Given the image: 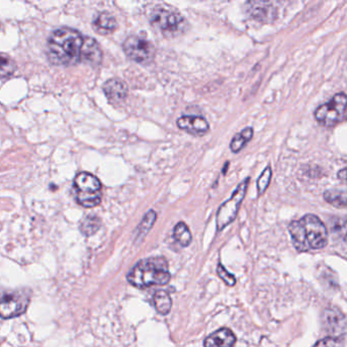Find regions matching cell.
<instances>
[{
  "instance_id": "obj_20",
  "label": "cell",
  "mask_w": 347,
  "mask_h": 347,
  "mask_svg": "<svg viewBox=\"0 0 347 347\" xmlns=\"http://www.w3.org/2000/svg\"><path fill=\"white\" fill-rule=\"evenodd\" d=\"M100 225H101V222H100V219L97 216L89 215L81 223L80 229H81V232L84 235L91 236L99 230Z\"/></svg>"
},
{
  "instance_id": "obj_17",
  "label": "cell",
  "mask_w": 347,
  "mask_h": 347,
  "mask_svg": "<svg viewBox=\"0 0 347 347\" xmlns=\"http://www.w3.org/2000/svg\"><path fill=\"white\" fill-rule=\"evenodd\" d=\"M154 303H155L156 310L161 315H167L170 312L171 306H172V301H171L169 294L164 290H159L155 293Z\"/></svg>"
},
{
  "instance_id": "obj_11",
  "label": "cell",
  "mask_w": 347,
  "mask_h": 347,
  "mask_svg": "<svg viewBox=\"0 0 347 347\" xmlns=\"http://www.w3.org/2000/svg\"><path fill=\"white\" fill-rule=\"evenodd\" d=\"M102 57V50L96 40L90 37H84L80 61L92 67H97L101 63Z\"/></svg>"
},
{
  "instance_id": "obj_4",
  "label": "cell",
  "mask_w": 347,
  "mask_h": 347,
  "mask_svg": "<svg viewBox=\"0 0 347 347\" xmlns=\"http://www.w3.org/2000/svg\"><path fill=\"white\" fill-rule=\"evenodd\" d=\"M77 202L85 208H94L101 203L102 184L93 174L81 172L74 180Z\"/></svg>"
},
{
  "instance_id": "obj_6",
  "label": "cell",
  "mask_w": 347,
  "mask_h": 347,
  "mask_svg": "<svg viewBox=\"0 0 347 347\" xmlns=\"http://www.w3.org/2000/svg\"><path fill=\"white\" fill-rule=\"evenodd\" d=\"M346 111V95L344 93L336 94L333 99L315 111V117L318 122L326 127H332L344 119Z\"/></svg>"
},
{
  "instance_id": "obj_24",
  "label": "cell",
  "mask_w": 347,
  "mask_h": 347,
  "mask_svg": "<svg viewBox=\"0 0 347 347\" xmlns=\"http://www.w3.org/2000/svg\"><path fill=\"white\" fill-rule=\"evenodd\" d=\"M217 273H218V275H219V277L227 284V285H229V286H233V285H235V282H236V280H235V277L233 276V275H231L221 264L220 265H218V267H217Z\"/></svg>"
},
{
  "instance_id": "obj_5",
  "label": "cell",
  "mask_w": 347,
  "mask_h": 347,
  "mask_svg": "<svg viewBox=\"0 0 347 347\" xmlns=\"http://www.w3.org/2000/svg\"><path fill=\"white\" fill-rule=\"evenodd\" d=\"M149 18L154 27L168 36H175L184 30L185 19L172 7L156 5L151 9Z\"/></svg>"
},
{
  "instance_id": "obj_21",
  "label": "cell",
  "mask_w": 347,
  "mask_h": 347,
  "mask_svg": "<svg viewBox=\"0 0 347 347\" xmlns=\"http://www.w3.org/2000/svg\"><path fill=\"white\" fill-rule=\"evenodd\" d=\"M16 70L14 60L3 53H0V79H6L13 75Z\"/></svg>"
},
{
  "instance_id": "obj_19",
  "label": "cell",
  "mask_w": 347,
  "mask_h": 347,
  "mask_svg": "<svg viewBox=\"0 0 347 347\" xmlns=\"http://www.w3.org/2000/svg\"><path fill=\"white\" fill-rule=\"evenodd\" d=\"M174 238L176 240V242L182 247H187L191 242L190 231H189L187 225L183 222H179L174 227Z\"/></svg>"
},
{
  "instance_id": "obj_16",
  "label": "cell",
  "mask_w": 347,
  "mask_h": 347,
  "mask_svg": "<svg viewBox=\"0 0 347 347\" xmlns=\"http://www.w3.org/2000/svg\"><path fill=\"white\" fill-rule=\"evenodd\" d=\"M254 131L252 127H247L243 132L238 133L230 143V149L233 153H238L245 148V146L252 140Z\"/></svg>"
},
{
  "instance_id": "obj_22",
  "label": "cell",
  "mask_w": 347,
  "mask_h": 347,
  "mask_svg": "<svg viewBox=\"0 0 347 347\" xmlns=\"http://www.w3.org/2000/svg\"><path fill=\"white\" fill-rule=\"evenodd\" d=\"M156 218H157V215L154 211H149L145 217L143 218L141 224L139 225V232H138V236L139 237H143L145 236L149 230L152 228V226L154 225L155 221H156Z\"/></svg>"
},
{
  "instance_id": "obj_8",
  "label": "cell",
  "mask_w": 347,
  "mask_h": 347,
  "mask_svg": "<svg viewBox=\"0 0 347 347\" xmlns=\"http://www.w3.org/2000/svg\"><path fill=\"white\" fill-rule=\"evenodd\" d=\"M30 303L29 295L24 291H0V317L12 319L23 315Z\"/></svg>"
},
{
  "instance_id": "obj_12",
  "label": "cell",
  "mask_w": 347,
  "mask_h": 347,
  "mask_svg": "<svg viewBox=\"0 0 347 347\" xmlns=\"http://www.w3.org/2000/svg\"><path fill=\"white\" fill-rule=\"evenodd\" d=\"M177 125L180 129H183L184 132L191 134V135H197L201 136L206 134L210 126L207 120L204 117L201 116H181L177 120Z\"/></svg>"
},
{
  "instance_id": "obj_26",
  "label": "cell",
  "mask_w": 347,
  "mask_h": 347,
  "mask_svg": "<svg viewBox=\"0 0 347 347\" xmlns=\"http://www.w3.org/2000/svg\"><path fill=\"white\" fill-rule=\"evenodd\" d=\"M338 178L341 179L342 181H345V179H346V170H345V168H343L341 171H339Z\"/></svg>"
},
{
  "instance_id": "obj_1",
  "label": "cell",
  "mask_w": 347,
  "mask_h": 347,
  "mask_svg": "<svg viewBox=\"0 0 347 347\" xmlns=\"http://www.w3.org/2000/svg\"><path fill=\"white\" fill-rule=\"evenodd\" d=\"M84 37L72 28L55 30L47 42V55L55 66L72 67L80 62Z\"/></svg>"
},
{
  "instance_id": "obj_14",
  "label": "cell",
  "mask_w": 347,
  "mask_h": 347,
  "mask_svg": "<svg viewBox=\"0 0 347 347\" xmlns=\"http://www.w3.org/2000/svg\"><path fill=\"white\" fill-rule=\"evenodd\" d=\"M104 93L106 97L109 99L112 103H119L126 97L127 94V88L126 85L117 79L109 80L104 85Z\"/></svg>"
},
{
  "instance_id": "obj_25",
  "label": "cell",
  "mask_w": 347,
  "mask_h": 347,
  "mask_svg": "<svg viewBox=\"0 0 347 347\" xmlns=\"http://www.w3.org/2000/svg\"><path fill=\"white\" fill-rule=\"evenodd\" d=\"M314 347H343L342 343L340 342V340L336 339V338H325L320 340L316 345Z\"/></svg>"
},
{
  "instance_id": "obj_2",
  "label": "cell",
  "mask_w": 347,
  "mask_h": 347,
  "mask_svg": "<svg viewBox=\"0 0 347 347\" xmlns=\"http://www.w3.org/2000/svg\"><path fill=\"white\" fill-rule=\"evenodd\" d=\"M289 232L294 248L298 252L320 250L328 243V231L321 219L309 214L289 224Z\"/></svg>"
},
{
  "instance_id": "obj_18",
  "label": "cell",
  "mask_w": 347,
  "mask_h": 347,
  "mask_svg": "<svg viewBox=\"0 0 347 347\" xmlns=\"http://www.w3.org/2000/svg\"><path fill=\"white\" fill-rule=\"evenodd\" d=\"M324 199L336 208L346 207V192L344 190L330 189L324 193Z\"/></svg>"
},
{
  "instance_id": "obj_7",
  "label": "cell",
  "mask_w": 347,
  "mask_h": 347,
  "mask_svg": "<svg viewBox=\"0 0 347 347\" xmlns=\"http://www.w3.org/2000/svg\"><path fill=\"white\" fill-rule=\"evenodd\" d=\"M250 179L251 178H247L244 182H242L237 186L234 193H232L231 198L227 202L223 203L219 208L216 216L217 227L219 230H222L224 227H226L235 219L240 207L245 199L250 183Z\"/></svg>"
},
{
  "instance_id": "obj_10",
  "label": "cell",
  "mask_w": 347,
  "mask_h": 347,
  "mask_svg": "<svg viewBox=\"0 0 347 347\" xmlns=\"http://www.w3.org/2000/svg\"><path fill=\"white\" fill-rule=\"evenodd\" d=\"M247 6L249 14L261 23H273L278 16V8L274 2L250 1Z\"/></svg>"
},
{
  "instance_id": "obj_3",
  "label": "cell",
  "mask_w": 347,
  "mask_h": 347,
  "mask_svg": "<svg viewBox=\"0 0 347 347\" xmlns=\"http://www.w3.org/2000/svg\"><path fill=\"white\" fill-rule=\"evenodd\" d=\"M170 278L168 263L161 257L140 261L127 275V281L138 288L165 285Z\"/></svg>"
},
{
  "instance_id": "obj_23",
  "label": "cell",
  "mask_w": 347,
  "mask_h": 347,
  "mask_svg": "<svg viewBox=\"0 0 347 347\" xmlns=\"http://www.w3.org/2000/svg\"><path fill=\"white\" fill-rule=\"evenodd\" d=\"M271 177H272V170L271 167L268 166L267 168L264 169L263 174H261L258 182H257V187H258V193L259 196H262L268 188L270 181H271Z\"/></svg>"
},
{
  "instance_id": "obj_13",
  "label": "cell",
  "mask_w": 347,
  "mask_h": 347,
  "mask_svg": "<svg viewBox=\"0 0 347 347\" xmlns=\"http://www.w3.org/2000/svg\"><path fill=\"white\" fill-rule=\"evenodd\" d=\"M235 342L236 338L233 332L227 328H222L208 336L204 345L205 347H233Z\"/></svg>"
},
{
  "instance_id": "obj_15",
  "label": "cell",
  "mask_w": 347,
  "mask_h": 347,
  "mask_svg": "<svg viewBox=\"0 0 347 347\" xmlns=\"http://www.w3.org/2000/svg\"><path fill=\"white\" fill-rule=\"evenodd\" d=\"M93 27L99 34L106 35L112 33L116 29L117 23L112 14L108 12H100L94 18Z\"/></svg>"
},
{
  "instance_id": "obj_9",
  "label": "cell",
  "mask_w": 347,
  "mask_h": 347,
  "mask_svg": "<svg viewBox=\"0 0 347 347\" xmlns=\"http://www.w3.org/2000/svg\"><path fill=\"white\" fill-rule=\"evenodd\" d=\"M123 50L132 60L145 66L150 64L155 57L153 44L139 36H129L123 43Z\"/></svg>"
}]
</instances>
